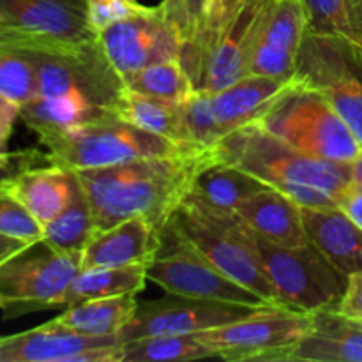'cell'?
<instances>
[{"label": "cell", "mask_w": 362, "mask_h": 362, "mask_svg": "<svg viewBox=\"0 0 362 362\" xmlns=\"http://www.w3.org/2000/svg\"><path fill=\"white\" fill-rule=\"evenodd\" d=\"M214 158L216 147L74 173L87 197L95 232L129 218H147L165 226L191 191L197 173Z\"/></svg>", "instance_id": "obj_1"}, {"label": "cell", "mask_w": 362, "mask_h": 362, "mask_svg": "<svg viewBox=\"0 0 362 362\" xmlns=\"http://www.w3.org/2000/svg\"><path fill=\"white\" fill-rule=\"evenodd\" d=\"M216 154L300 207H336L354 187L352 165L303 154L262 124L230 133L216 145Z\"/></svg>", "instance_id": "obj_2"}, {"label": "cell", "mask_w": 362, "mask_h": 362, "mask_svg": "<svg viewBox=\"0 0 362 362\" xmlns=\"http://www.w3.org/2000/svg\"><path fill=\"white\" fill-rule=\"evenodd\" d=\"M177 232L216 269L278 306L262 265L255 233L235 214L216 209L189 191L170 218Z\"/></svg>", "instance_id": "obj_3"}, {"label": "cell", "mask_w": 362, "mask_h": 362, "mask_svg": "<svg viewBox=\"0 0 362 362\" xmlns=\"http://www.w3.org/2000/svg\"><path fill=\"white\" fill-rule=\"evenodd\" d=\"M46 148V163L67 170H90L148 158L180 156L205 148H189L127 124L115 115L37 136Z\"/></svg>", "instance_id": "obj_4"}, {"label": "cell", "mask_w": 362, "mask_h": 362, "mask_svg": "<svg viewBox=\"0 0 362 362\" xmlns=\"http://www.w3.org/2000/svg\"><path fill=\"white\" fill-rule=\"evenodd\" d=\"M260 124L311 158L354 165L362 154L361 141L331 101L300 80Z\"/></svg>", "instance_id": "obj_5"}, {"label": "cell", "mask_w": 362, "mask_h": 362, "mask_svg": "<svg viewBox=\"0 0 362 362\" xmlns=\"http://www.w3.org/2000/svg\"><path fill=\"white\" fill-rule=\"evenodd\" d=\"M255 240L278 306L308 315L339 306L349 278L313 244L279 246L257 233Z\"/></svg>", "instance_id": "obj_6"}, {"label": "cell", "mask_w": 362, "mask_h": 362, "mask_svg": "<svg viewBox=\"0 0 362 362\" xmlns=\"http://www.w3.org/2000/svg\"><path fill=\"white\" fill-rule=\"evenodd\" d=\"M95 39L87 0H0V46L60 52Z\"/></svg>", "instance_id": "obj_7"}, {"label": "cell", "mask_w": 362, "mask_h": 362, "mask_svg": "<svg viewBox=\"0 0 362 362\" xmlns=\"http://www.w3.org/2000/svg\"><path fill=\"white\" fill-rule=\"evenodd\" d=\"M147 279L173 296L214 300L244 308L271 306L246 286L239 285L202 257L175 226L166 221L161 228V243L147 267Z\"/></svg>", "instance_id": "obj_8"}, {"label": "cell", "mask_w": 362, "mask_h": 362, "mask_svg": "<svg viewBox=\"0 0 362 362\" xmlns=\"http://www.w3.org/2000/svg\"><path fill=\"white\" fill-rule=\"evenodd\" d=\"M296 76L331 101L362 145V45L346 35L308 30Z\"/></svg>", "instance_id": "obj_9"}, {"label": "cell", "mask_w": 362, "mask_h": 362, "mask_svg": "<svg viewBox=\"0 0 362 362\" xmlns=\"http://www.w3.org/2000/svg\"><path fill=\"white\" fill-rule=\"evenodd\" d=\"M32 60L37 73L39 95L74 94L101 112L112 113L126 85L106 57L99 39L60 52L20 49Z\"/></svg>", "instance_id": "obj_10"}, {"label": "cell", "mask_w": 362, "mask_h": 362, "mask_svg": "<svg viewBox=\"0 0 362 362\" xmlns=\"http://www.w3.org/2000/svg\"><path fill=\"white\" fill-rule=\"evenodd\" d=\"M311 315L265 306L235 322L198 332L214 357L228 362H285L310 327Z\"/></svg>", "instance_id": "obj_11"}, {"label": "cell", "mask_w": 362, "mask_h": 362, "mask_svg": "<svg viewBox=\"0 0 362 362\" xmlns=\"http://www.w3.org/2000/svg\"><path fill=\"white\" fill-rule=\"evenodd\" d=\"M32 250L0 267V311L4 320L60 310L64 292L81 269L80 257L57 253L48 247L41 253H30Z\"/></svg>", "instance_id": "obj_12"}, {"label": "cell", "mask_w": 362, "mask_h": 362, "mask_svg": "<svg viewBox=\"0 0 362 362\" xmlns=\"http://www.w3.org/2000/svg\"><path fill=\"white\" fill-rule=\"evenodd\" d=\"M98 39L122 80L152 64L180 59L182 52V39L161 4L110 25L99 32Z\"/></svg>", "instance_id": "obj_13"}, {"label": "cell", "mask_w": 362, "mask_h": 362, "mask_svg": "<svg viewBox=\"0 0 362 362\" xmlns=\"http://www.w3.org/2000/svg\"><path fill=\"white\" fill-rule=\"evenodd\" d=\"M119 336H85L49 320L0 336V362H120Z\"/></svg>", "instance_id": "obj_14"}, {"label": "cell", "mask_w": 362, "mask_h": 362, "mask_svg": "<svg viewBox=\"0 0 362 362\" xmlns=\"http://www.w3.org/2000/svg\"><path fill=\"white\" fill-rule=\"evenodd\" d=\"M255 310L258 308L166 293L163 299L138 304L133 320L120 332V341L156 334H198L247 317Z\"/></svg>", "instance_id": "obj_15"}, {"label": "cell", "mask_w": 362, "mask_h": 362, "mask_svg": "<svg viewBox=\"0 0 362 362\" xmlns=\"http://www.w3.org/2000/svg\"><path fill=\"white\" fill-rule=\"evenodd\" d=\"M269 0H246L223 30L207 57L197 88L218 92L250 74L251 57L260 35Z\"/></svg>", "instance_id": "obj_16"}, {"label": "cell", "mask_w": 362, "mask_h": 362, "mask_svg": "<svg viewBox=\"0 0 362 362\" xmlns=\"http://www.w3.org/2000/svg\"><path fill=\"white\" fill-rule=\"evenodd\" d=\"M299 85V78H271L247 74L235 83L212 92V106L223 138L243 127L260 124L288 92Z\"/></svg>", "instance_id": "obj_17"}, {"label": "cell", "mask_w": 362, "mask_h": 362, "mask_svg": "<svg viewBox=\"0 0 362 362\" xmlns=\"http://www.w3.org/2000/svg\"><path fill=\"white\" fill-rule=\"evenodd\" d=\"M161 228L147 218H129L98 230L81 253V269L148 265L159 250Z\"/></svg>", "instance_id": "obj_18"}, {"label": "cell", "mask_w": 362, "mask_h": 362, "mask_svg": "<svg viewBox=\"0 0 362 362\" xmlns=\"http://www.w3.org/2000/svg\"><path fill=\"white\" fill-rule=\"evenodd\" d=\"M285 362H362V322L338 308L311 313L310 327Z\"/></svg>", "instance_id": "obj_19"}, {"label": "cell", "mask_w": 362, "mask_h": 362, "mask_svg": "<svg viewBox=\"0 0 362 362\" xmlns=\"http://www.w3.org/2000/svg\"><path fill=\"white\" fill-rule=\"evenodd\" d=\"M310 243L349 278L362 271V226L339 205L300 207Z\"/></svg>", "instance_id": "obj_20"}, {"label": "cell", "mask_w": 362, "mask_h": 362, "mask_svg": "<svg viewBox=\"0 0 362 362\" xmlns=\"http://www.w3.org/2000/svg\"><path fill=\"white\" fill-rule=\"evenodd\" d=\"M237 216L257 235L279 246H303L310 243L304 230L300 205L272 187H265L255 197L247 198Z\"/></svg>", "instance_id": "obj_21"}, {"label": "cell", "mask_w": 362, "mask_h": 362, "mask_svg": "<svg viewBox=\"0 0 362 362\" xmlns=\"http://www.w3.org/2000/svg\"><path fill=\"white\" fill-rule=\"evenodd\" d=\"M78 177L62 166H32L9 182V189L21 205L41 223L48 225L74 197Z\"/></svg>", "instance_id": "obj_22"}, {"label": "cell", "mask_w": 362, "mask_h": 362, "mask_svg": "<svg viewBox=\"0 0 362 362\" xmlns=\"http://www.w3.org/2000/svg\"><path fill=\"white\" fill-rule=\"evenodd\" d=\"M269 187L244 170L218 159V154L197 173L191 193L216 209L235 212L257 193Z\"/></svg>", "instance_id": "obj_23"}, {"label": "cell", "mask_w": 362, "mask_h": 362, "mask_svg": "<svg viewBox=\"0 0 362 362\" xmlns=\"http://www.w3.org/2000/svg\"><path fill=\"white\" fill-rule=\"evenodd\" d=\"M138 293L85 300L64 308L53 320L85 336H119L138 310Z\"/></svg>", "instance_id": "obj_24"}, {"label": "cell", "mask_w": 362, "mask_h": 362, "mask_svg": "<svg viewBox=\"0 0 362 362\" xmlns=\"http://www.w3.org/2000/svg\"><path fill=\"white\" fill-rule=\"evenodd\" d=\"M148 265H127V267L80 269L71 285L64 292L60 308H69L85 300L105 297L138 293L145 288Z\"/></svg>", "instance_id": "obj_25"}, {"label": "cell", "mask_w": 362, "mask_h": 362, "mask_svg": "<svg viewBox=\"0 0 362 362\" xmlns=\"http://www.w3.org/2000/svg\"><path fill=\"white\" fill-rule=\"evenodd\" d=\"M113 115L119 117L124 122L140 127V129L175 141L182 147L198 148L187 140L180 105H170V103L147 98V95L136 94V92L126 88L113 110Z\"/></svg>", "instance_id": "obj_26"}, {"label": "cell", "mask_w": 362, "mask_h": 362, "mask_svg": "<svg viewBox=\"0 0 362 362\" xmlns=\"http://www.w3.org/2000/svg\"><path fill=\"white\" fill-rule=\"evenodd\" d=\"M105 115L112 113L101 112L87 99L74 94L37 95L30 103L20 106V119L37 136L69 129Z\"/></svg>", "instance_id": "obj_27"}, {"label": "cell", "mask_w": 362, "mask_h": 362, "mask_svg": "<svg viewBox=\"0 0 362 362\" xmlns=\"http://www.w3.org/2000/svg\"><path fill=\"white\" fill-rule=\"evenodd\" d=\"M244 2L246 0H207L205 4L204 13L198 20L193 34L184 42L182 52H180V62L189 73L194 87L200 80V74L204 71L212 46L216 45L223 30L228 27L233 16L239 13Z\"/></svg>", "instance_id": "obj_28"}, {"label": "cell", "mask_w": 362, "mask_h": 362, "mask_svg": "<svg viewBox=\"0 0 362 362\" xmlns=\"http://www.w3.org/2000/svg\"><path fill=\"white\" fill-rule=\"evenodd\" d=\"M80 182V180H78ZM95 233L94 219L81 184H78L71 204L55 219L42 226L41 246L64 255L80 257Z\"/></svg>", "instance_id": "obj_29"}, {"label": "cell", "mask_w": 362, "mask_h": 362, "mask_svg": "<svg viewBox=\"0 0 362 362\" xmlns=\"http://www.w3.org/2000/svg\"><path fill=\"white\" fill-rule=\"evenodd\" d=\"M214 357L198 334H156L122 341L120 362H191Z\"/></svg>", "instance_id": "obj_30"}, {"label": "cell", "mask_w": 362, "mask_h": 362, "mask_svg": "<svg viewBox=\"0 0 362 362\" xmlns=\"http://www.w3.org/2000/svg\"><path fill=\"white\" fill-rule=\"evenodd\" d=\"M124 85L136 94L159 99L170 105H182L197 90L180 59L163 60L144 67L124 78Z\"/></svg>", "instance_id": "obj_31"}, {"label": "cell", "mask_w": 362, "mask_h": 362, "mask_svg": "<svg viewBox=\"0 0 362 362\" xmlns=\"http://www.w3.org/2000/svg\"><path fill=\"white\" fill-rule=\"evenodd\" d=\"M310 30L303 0H269L258 41L299 55Z\"/></svg>", "instance_id": "obj_32"}, {"label": "cell", "mask_w": 362, "mask_h": 362, "mask_svg": "<svg viewBox=\"0 0 362 362\" xmlns=\"http://www.w3.org/2000/svg\"><path fill=\"white\" fill-rule=\"evenodd\" d=\"M37 95V73L32 60L20 49L0 46V98L23 106Z\"/></svg>", "instance_id": "obj_33"}, {"label": "cell", "mask_w": 362, "mask_h": 362, "mask_svg": "<svg viewBox=\"0 0 362 362\" xmlns=\"http://www.w3.org/2000/svg\"><path fill=\"white\" fill-rule=\"evenodd\" d=\"M180 113L191 145L198 148H214L223 140L211 92L197 88L194 94L180 105Z\"/></svg>", "instance_id": "obj_34"}, {"label": "cell", "mask_w": 362, "mask_h": 362, "mask_svg": "<svg viewBox=\"0 0 362 362\" xmlns=\"http://www.w3.org/2000/svg\"><path fill=\"white\" fill-rule=\"evenodd\" d=\"M0 233L39 246L42 225L11 193L9 184L0 186Z\"/></svg>", "instance_id": "obj_35"}, {"label": "cell", "mask_w": 362, "mask_h": 362, "mask_svg": "<svg viewBox=\"0 0 362 362\" xmlns=\"http://www.w3.org/2000/svg\"><path fill=\"white\" fill-rule=\"evenodd\" d=\"M310 21V32L350 37L346 0H303Z\"/></svg>", "instance_id": "obj_36"}, {"label": "cell", "mask_w": 362, "mask_h": 362, "mask_svg": "<svg viewBox=\"0 0 362 362\" xmlns=\"http://www.w3.org/2000/svg\"><path fill=\"white\" fill-rule=\"evenodd\" d=\"M88 18L94 30L101 32L117 21L127 20L136 14L147 13L152 6L138 2V0H87Z\"/></svg>", "instance_id": "obj_37"}, {"label": "cell", "mask_w": 362, "mask_h": 362, "mask_svg": "<svg viewBox=\"0 0 362 362\" xmlns=\"http://www.w3.org/2000/svg\"><path fill=\"white\" fill-rule=\"evenodd\" d=\"M207 0H172V2H161L163 11L172 21L173 27L179 32L182 45L191 37L198 20H200Z\"/></svg>", "instance_id": "obj_38"}, {"label": "cell", "mask_w": 362, "mask_h": 362, "mask_svg": "<svg viewBox=\"0 0 362 362\" xmlns=\"http://www.w3.org/2000/svg\"><path fill=\"white\" fill-rule=\"evenodd\" d=\"M46 161V154L37 148H23V151H7L0 154V186L9 184L25 170L37 166Z\"/></svg>", "instance_id": "obj_39"}, {"label": "cell", "mask_w": 362, "mask_h": 362, "mask_svg": "<svg viewBox=\"0 0 362 362\" xmlns=\"http://www.w3.org/2000/svg\"><path fill=\"white\" fill-rule=\"evenodd\" d=\"M338 310L346 317L362 322V271L349 276L346 290L339 300Z\"/></svg>", "instance_id": "obj_40"}, {"label": "cell", "mask_w": 362, "mask_h": 362, "mask_svg": "<svg viewBox=\"0 0 362 362\" xmlns=\"http://www.w3.org/2000/svg\"><path fill=\"white\" fill-rule=\"evenodd\" d=\"M18 119H20V106L0 98V154L9 151V140Z\"/></svg>", "instance_id": "obj_41"}, {"label": "cell", "mask_w": 362, "mask_h": 362, "mask_svg": "<svg viewBox=\"0 0 362 362\" xmlns=\"http://www.w3.org/2000/svg\"><path fill=\"white\" fill-rule=\"evenodd\" d=\"M32 247H34V244L25 243V240L16 239V237L0 233V267H2L6 262L13 260L18 255L25 253V251L32 250Z\"/></svg>", "instance_id": "obj_42"}, {"label": "cell", "mask_w": 362, "mask_h": 362, "mask_svg": "<svg viewBox=\"0 0 362 362\" xmlns=\"http://www.w3.org/2000/svg\"><path fill=\"white\" fill-rule=\"evenodd\" d=\"M350 39L362 45V0H346Z\"/></svg>", "instance_id": "obj_43"}, {"label": "cell", "mask_w": 362, "mask_h": 362, "mask_svg": "<svg viewBox=\"0 0 362 362\" xmlns=\"http://www.w3.org/2000/svg\"><path fill=\"white\" fill-rule=\"evenodd\" d=\"M339 207H341L343 211L349 212L350 218L356 219V221L362 226V189L352 187V189L343 197Z\"/></svg>", "instance_id": "obj_44"}, {"label": "cell", "mask_w": 362, "mask_h": 362, "mask_svg": "<svg viewBox=\"0 0 362 362\" xmlns=\"http://www.w3.org/2000/svg\"><path fill=\"white\" fill-rule=\"evenodd\" d=\"M352 170H354V187L362 189V154L359 156V159H357V161L352 165Z\"/></svg>", "instance_id": "obj_45"}, {"label": "cell", "mask_w": 362, "mask_h": 362, "mask_svg": "<svg viewBox=\"0 0 362 362\" xmlns=\"http://www.w3.org/2000/svg\"><path fill=\"white\" fill-rule=\"evenodd\" d=\"M163 2H172V0H163Z\"/></svg>", "instance_id": "obj_46"}]
</instances>
